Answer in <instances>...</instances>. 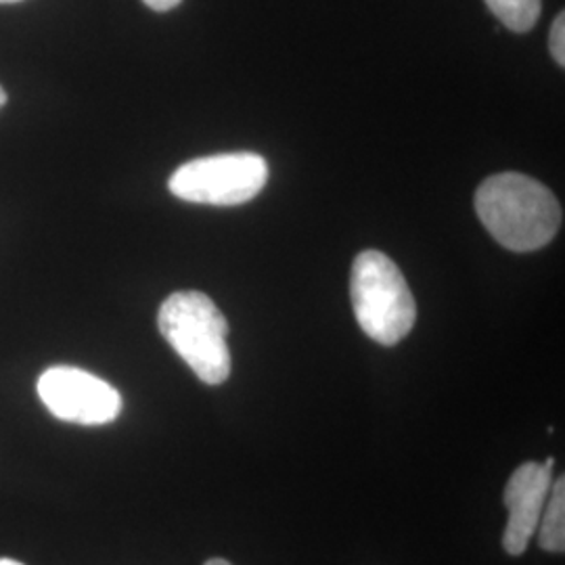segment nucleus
Returning a JSON list of instances; mask_svg holds the SVG:
<instances>
[{
    "mask_svg": "<svg viewBox=\"0 0 565 565\" xmlns=\"http://www.w3.org/2000/svg\"><path fill=\"white\" fill-rule=\"evenodd\" d=\"M548 49L553 60L557 61L559 67L565 65V13L562 11L557 20L551 25V36H548Z\"/></svg>",
    "mask_w": 565,
    "mask_h": 565,
    "instance_id": "9",
    "label": "nucleus"
},
{
    "mask_svg": "<svg viewBox=\"0 0 565 565\" xmlns=\"http://www.w3.org/2000/svg\"><path fill=\"white\" fill-rule=\"evenodd\" d=\"M149 9H153V11H160V13H166V11H172V9H177L179 4H181L182 0H142Z\"/></svg>",
    "mask_w": 565,
    "mask_h": 565,
    "instance_id": "10",
    "label": "nucleus"
},
{
    "mask_svg": "<svg viewBox=\"0 0 565 565\" xmlns=\"http://www.w3.org/2000/svg\"><path fill=\"white\" fill-rule=\"evenodd\" d=\"M36 390L44 406L67 424L107 425L120 417V392L78 366L46 369Z\"/></svg>",
    "mask_w": 565,
    "mask_h": 565,
    "instance_id": "5",
    "label": "nucleus"
},
{
    "mask_svg": "<svg viewBox=\"0 0 565 565\" xmlns=\"http://www.w3.org/2000/svg\"><path fill=\"white\" fill-rule=\"evenodd\" d=\"M350 296L354 317L373 342L396 345L413 331L417 303L401 268L377 249H366L352 264Z\"/></svg>",
    "mask_w": 565,
    "mask_h": 565,
    "instance_id": "3",
    "label": "nucleus"
},
{
    "mask_svg": "<svg viewBox=\"0 0 565 565\" xmlns=\"http://www.w3.org/2000/svg\"><path fill=\"white\" fill-rule=\"evenodd\" d=\"M11 2H20V0H0V4H11Z\"/></svg>",
    "mask_w": 565,
    "mask_h": 565,
    "instance_id": "14",
    "label": "nucleus"
},
{
    "mask_svg": "<svg viewBox=\"0 0 565 565\" xmlns=\"http://www.w3.org/2000/svg\"><path fill=\"white\" fill-rule=\"evenodd\" d=\"M486 7L507 30L524 34L530 32L541 18L543 0H486Z\"/></svg>",
    "mask_w": 565,
    "mask_h": 565,
    "instance_id": "8",
    "label": "nucleus"
},
{
    "mask_svg": "<svg viewBox=\"0 0 565 565\" xmlns=\"http://www.w3.org/2000/svg\"><path fill=\"white\" fill-rule=\"evenodd\" d=\"M555 459L546 463L520 465L509 478L505 488V507L509 509L503 546L509 555H524L530 539L536 534L541 513L553 484Z\"/></svg>",
    "mask_w": 565,
    "mask_h": 565,
    "instance_id": "6",
    "label": "nucleus"
},
{
    "mask_svg": "<svg viewBox=\"0 0 565 565\" xmlns=\"http://www.w3.org/2000/svg\"><path fill=\"white\" fill-rule=\"evenodd\" d=\"M486 231L511 252L545 247L562 226V207L543 182L518 172L486 179L476 193Z\"/></svg>",
    "mask_w": 565,
    "mask_h": 565,
    "instance_id": "1",
    "label": "nucleus"
},
{
    "mask_svg": "<svg viewBox=\"0 0 565 565\" xmlns=\"http://www.w3.org/2000/svg\"><path fill=\"white\" fill-rule=\"evenodd\" d=\"M7 103V93H4V88L0 86V109H2V105Z\"/></svg>",
    "mask_w": 565,
    "mask_h": 565,
    "instance_id": "11",
    "label": "nucleus"
},
{
    "mask_svg": "<svg viewBox=\"0 0 565 565\" xmlns=\"http://www.w3.org/2000/svg\"><path fill=\"white\" fill-rule=\"evenodd\" d=\"M545 515L539 522V545L548 553H564L565 548V480L559 476L548 490Z\"/></svg>",
    "mask_w": 565,
    "mask_h": 565,
    "instance_id": "7",
    "label": "nucleus"
},
{
    "mask_svg": "<svg viewBox=\"0 0 565 565\" xmlns=\"http://www.w3.org/2000/svg\"><path fill=\"white\" fill-rule=\"evenodd\" d=\"M205 565H231L228 562H224V559H210Z\"/></svg>",
    "mask_w": 565,
    "mask_h": 565,
    "instance_id": "12",
    "label": "nucleus"
},
{
    "mask_svg": "<svg viewBox=\"0 0 565 565\" xmlns=\"http://www.w3.org/2000/svg\"><path fill=\"white\" fill-rule=\"evenodd\" d=\"M0 565H23L20 562H15V559H0Z\"/></svg>",
    "mask_w": 565,
    "mask_h": 565,
    "instance_id": "13",
    "label": "nucleus"
},
{
    "mask_svg": "<svg viewBox=\"0 0 565 565\" xmlns=\"http://www.w3.org/2000/svg\"><path fill=\"white\" fill-rule=\"evenodd\" d=\"M268 181L263 156L239 151L198 158L182 163L170 177L172 195L205 205H242L252 202Z\"/></svg>",
    "mask_w": 565,
    "mask_h": 565,
    "instance_id": "4",
    "label": "nucleus"
},
{
    "mask_svg": "<svg viewBox=\"0 0 565 565\" xmlns=\"http://www.w3.org/2000/svg\"><path fill=\"white\" fill-rule=\"evenodd\" d=\"M158 327L163 340L174 348L203 384L221 385L228 380V323L205 294L177 291L166 298L158 315Z\"/></svg>",
    "mask_w": 565,
    "mask_h": 565,
    "instance_id": "2",
    "label": "nucleus"
}]
</instances>
